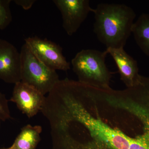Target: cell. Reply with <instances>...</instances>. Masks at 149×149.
<instances>
[{"instance_id":"12","label":"cell","mask_w":149,"mask_h":149,"mask_svg":"<svg viewBox=\"0 0 149 149\" xmlns=\"http://www.w3.org/2000/svg\"><path fill=\"white\" fill-rule=\"evenodd\" d=\"M11 0H0V30L9 26L12 21L10 4Z\"/></svg>"},{"instance_id":"15","label":"cell","mask_w":149,"mask_h":149,"mask_svg":"<svg viewBox=\"0 0 149 149\" xmlns=\"http://www.w3.org/2000/svg\"><path fill=\"white\" fill-rule=\"evenodd\" d=\"M0 149H11L10 148H0Z\"/></svg>"},{"instance_id":"5","label":"cell","mask_w":149,"mask_h":149,"mask_svg":"<svg viewBox=\"0 0 149 149\" xmlns=\"http://www.w3.org/2000/svg\"><path fill=\"white\" fill-rule=\"evenodd\" d=\"M53 1L61 13L63 27L69 36L77 32L89 13L94 10L89 0H54Z\"/></svg>"},{"instance_id":"9","label":"cell","mask_w":149,"mask_h":149,"mask_svg":"<svg viewBox=\"0 0 149 149\" xmlns=\"http://www.w3.org/2000/svg\"><path fill=\"white\" fill-rule=\"evenodd\" d=\"M134 90L140 102H134L131 109L143 125V133L140 138L149 144V77L144 78Z\"/></svg>"},{"instance_id":"1","label":"cell","mask_w":149,"mask_h":149,"mask_svg":"<svg viewBox=\"0 0 149 149\" xmlns=\"http://www.w3.org/2000/svg\"><path fill=\"white\" fill-rule=\"evenodd\" d=\"M93 13L94 32L99 41L107 49L124 48L136 17L133 9L123 4L100 3Z\"/></svg>"},{"instance_id":"14","label":"cell","mask_w":149,"mask_h":149,"mask_svg":"<svg viewBox=\"0 0 149 149\" xmlns=\"http://www.w3.org/2000/svg\"><path fill=\"white\" fill-rule=\"evenodd\" d=\"M17 5L20 6L25 10L31 8L35 2V0H15L13 1Z\"/></svg>"},{"instance_id":"4","label":"cell","mask_w":149,"mask_h":149,"mask_svg":"<svg viewBox=\"0 0 149 149\" xmlns=\"http://www.w3.org/2000/svg\"><path fill=\"white\" fill-rule=\"evenodd\" d=\"M25 44L40 61L54 70L66 71L70 64L62 53V48L56 43L37 37L25 38Z\"/></svg>"},{"instance_id":"6","label":"cell","mask_w":149,"mask_h":149,"mask_svg":"<svg viewBox=\"0 0 149 149\" xmlns=\"http://www.w3.org/2000/svg\"><path fill=\"white\" fill-rule=\"evenodd\" d=\"M46 97L35 88L22 83L15 84L10 101L16 104L19 109L29 118L41 111Z\"/></svg>"},{"instance_id":"13","label":"cell","mask_w":149,"mask_h":149,"mask_svg":"<svg viewBox=\"0 0 149 149\" xmlns=\"http://www.w3.org/2000/svg\"><path fill=\"white\" fill-rule=\"evenodd\" d=\"M8 102L5 95L0 92V121H6L11 118Z\"/></svg>"},{"instance_id":"10","label":"cell","mask_w":149,"mask_h":149,"mask_svg":"<svg viewBox=\"0 0 149 149\" xmlns=\"http://www.w3.org/2000/svg\"><path fill=\"white\" fill-rule=\"evenodd\" d=\"M42 127L40 125H25L10 148L11 149H36L41 140Z\"/></svg>"},{"instance_id":"7","label":"cell","mask_w":149,"mask_h":149,"mask_svg":"<svg viewBox=\"0 0 149 149\" xmlns=\"http://www.w3.org/2000/svg\"><path fill=\"white\" fill-rule=\"evenodd\" d=\"M0 79L14 84L21 80L20 52L11 43L1 38Z\"/></svg>"},{"instance_id":"11","label":"cell","mask_w":149,"mask_h":149,"mask_svg":"<svg viewBox=\"0 0 149 149\" xmlns=\"http://www.w3.org/2000/svg\"><path fill=\"white\" fill-rule=\"evenodd\" d=\"M132 33L139 47L149 57V14L140 15L133 24Z\"/></svg>"},{"instance_id":"3","label":"cell","mask_w":149,"mask_h":149,"mask_svg":"<svg viewBox=\"0 0 149 149\" xmlns=\"http://www.w3.org/2000/svg\"><path fill=\"white\" fill-rule=\"evenodd\" d=\"M21 82L30 85L45 96L59 81L56 70L40 61L24 43L20 52Z\"/></svg>"},{"instance_id":"8","label":"cell","mask_w":149,"mask_h":149,"mask_svg":"<svg viewBox=\"0 0 149 149\" xmlns=\"http://www.w3.org/2000/svg\"><path fill=\"white\" fill-rule=\"evenodd\" d=\"M106 50L117 65L120 79L128 88L138 85L142 75L139 74L138 63L136 60L128 54L123 48H108Z\"/></svg>"},{"instance_id":"2","label":"cell","mask_w":149,"mask_h":149,"mask_svg":"<svg viewBox=\"0 0 149 149\" xmlns=\"http://www.w3.org/2000/svg\"><path fill=\"white\" fill-rule=\"evenodd\" d=\"M104 52L92 49H83L71 60L72 70L79 82L95 88L109 89L111 73L105 63L108 54Z\"/></svg>"}]
</instances>
